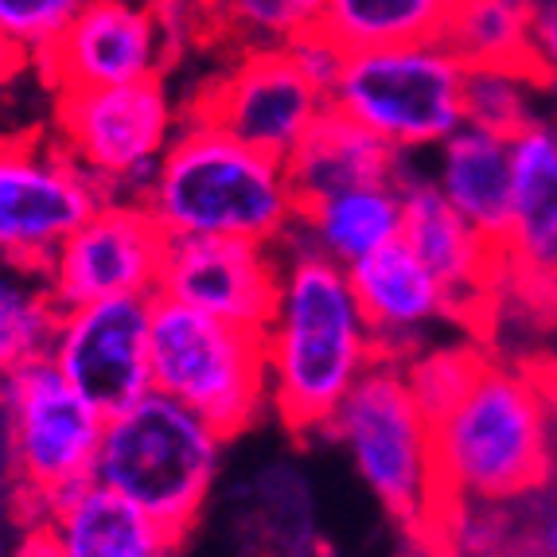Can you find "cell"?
I'll use <instances>...</instances> for the list:
<instances>
[{
    "label": "cell",
    "instance_id": "6da1fadb",
    "mask_svg": "<svg viewBox=\"0 0 557 557\" xmlns=\"http://www.w3.org/2000/svg\"><path fill=\"white\" fill-rule=\"evenodd\" d=\"M261 339L273 413L300 437L324 433L335 409L382 359L347 265L300 238L281 246L277 300L261 324Z\"/></svg>",
    "mask_w": 557,
    "mask_h": 557
},
{
    "label": "cell",
    "instance_id": "7a4b0ae2",
    "mask_svg": "<svg viewBox=\"0 0 557 557\" xmlns=\"http://www.w3.org/2000/svg\"><path fill=\"white\" fill-rule=\"evenodd\" d=\"M140 203L168 238L214 234L285 246L297 231L300 191L288 160L187 113Z\"/></svg>",
    "mask_w": 557,
    "mask_h": 557
},
{
    "label": "cell",
    "instance_id": "3957f363",
    "mask_svg": "<svg viewBox=\"0 0 557 557\" xmlns=\"http://www.w3.org/2000/svg\"><path fill=\"white\" fill-rule=\"evenodd\" d=\"M445 499L522 503L557 475V429L546 379L487 359L448 413L433 421Z\"/></svg>",
    "mask_w": 557,
    "mask_h": 557
},
{
    "label": "cell",
    "instance_id": "277c9868",
    "mask_svg": "<svg viewBox=\"0 0 557 557\" xmlns=\"http://www.w3.org/2000/svg\"><path fill=\"white\" fill-rule=\"evenodd\" d=\"M226 437L196 409L160 391L106 413L94 483H102L172 534H191L223 472Z\"/></svg>",
    "mask_w": 557,
    "mask_h": 557
},
{
    "label": "cell",
    "instance_id": "5b68a950",
    "mask_svg": "<svg viewBox=\"0 0 557 557\" xmlns=\"http://www.w3.org/2000/svg\"><path fill=\"white\" fill-rule=\"evenodd\" d=\"M324 433L344 448L359 480L401 530L425 534L433 527L445 503L433 421L409 391L398 359L374 362Z\"/></svg>",
    "mask_w": 557,
    "mask_h": 557
},
{
    "label": "cell",
    "instance_id": "8992f818",
    "mask_svg": "<svg viewBox=\"0 0 557 557\" xmlns=\"http://www.w3.org/2000/svg\"><path fill=\"white\" fill-rule=\"evenodd\" d=\"M152 391L196 409L226 441L261 421L270 362L258 327L226 324L180 300H152Z\"/></svg>",
    "mask_w": 557,
    "mask_h": 557
},
{
    "label": "cell",
    "instance_id": "52a82bcc",
    "mask_svg": "<svg viewBox=\"0 0 557 557\" xmlns=\"http://www.w3.org/2000/svg\"><path fill=\"white\" fill-rule=\"evenodd\" d=\"M465 71L448 39L347 51L327 102L406 157H429L465 125Z\"/></svg>",
    "mask_w": 557,
    "mask_h": 557
},
{
    "label": "cell",
    "instance_id": "ba28073f",
    "mask_svg": "<svg viewBox=\"0 0 557 557\" xmlns=\"http://www.w3.org/2000/svg\"><path fill=\"white\" fill-rule=\"evenodd\" d=\"M0 429L32 522H44L59 499L94 483L106 409L75 391L51 359L28 362L0 382Z\"/></svg>",
    "mask_w": 557,
    "mask_h": 557
},
{
    "label": "cell",
    "instance_id": "9c48e42d",
    "mask_svg": "<svg viewBox=\"0 0 557 557\" xmlns=\"http://www.w3.org/2000/svg\"><path fill=\"white\" fill-rule=\"evenodd\" d=\"M55 145L78 160L106 199H145L187 106L164 78L55 94Z\"/></svg>",
    "mask_w": 557,
    "mask_h": 557
},
{
    "label": "cell",
    "instance_id": "30bf717a",
    "mask_svg": "<svg viewBox=\"0 0 557 557\" xmlns=\"http://www.w3.org/2000/svg\"><path fill=\"white\" fill-rule=\"evenodd\" d=\"M168 234L140 199H102L59 242L44 273L59 308L94 300H157Z\"/></svg>",
    "mask_w": 557,
    "mask_h": 557
},
{
    "label": "cell",
    "instance_id": "8fae6325",
    "mask_svg": "<svg viewBox=\"0 0 557 557\" xmlns=\"http://www.w3.org/2000/svg\"><path fill=\"white\" fill-rule=\"evenodd\" d=\"M102 199V187L55 140L0 137V258L47 265Z\"/></svg>",
    "mask_w": 557,
    "mask_h": 557
},
{
    "label": "cell",
    "instance_id": "7c38bea8",
    "mask_svg": "<svg viewBox=\"0 0 557 557\" xmlns=\"http://www.w3.org/2000/svg\"><path fill=\"white\" fill-rule=\"evenodd\" d=\"M327 106V94L308 83L288 51H242L223 75H214L196 94L187 113L270 157L288 160Z\"/></svg>",
    "mask_w": 557,
    "mask_h": 557
},
{
    "label": "cell",
    "instance_id": "4fadbf2b",
    "mask_svg": "<svg viewBox=\"0 0 557 557\" xmlns=\"http://www.w3.org/2000/svg\"><path fill=\"white\" fill-rule=\"evenodd\" d=\"M172 59L176 47L168 39L157 0H90L36 66L59 94L164 78Z\"/></svg>",
    "mask_w": 557,
    "mask_h": 557
},
{
    "label": "cell",
    "instance_id": "5bb4252c",
    "mask_svg": "<svg viewBox=\"0 0 557 557\" xmlns=\"http://www.w3.org/2000/svg\"><path fill=\"white\" fill-rule=\"evenodd\" d=\"M47 359L98 409L152 391V300L121 297L63 308Z\"/></svg>",
    "mask_w": 557,
    "mask_h": 557
},
{
    "label": "cell",
    "instance_id": "9a60e30c",
    "mask_svg": "<svg viewBox=\"0 0 557 557\" xmlns=\"http://www.w3.org/2000/svg\"><path fill=\"white\" fill-rule=\"evenodd\" d=\"M281 246L250 238L184 234L168 238L160 297L199 308L226 324L258 327L270 320L277 300Z\"/></svg>",
    "mask_w": 557,
    "mask_h": 557
},
{
    "label": "cell",
    "instance_id": "2e32d148",
    "mask_svg": "<svg viewBox=\"0 0 557 557\" xmlns=\"http://www.w3.org/2000/svg\"><path fill=\"white\" fill-rule=\"evenodd\" d=\"M398 184L406 196L401 242L445 281L460 320L480 317L495 300V288L503 281L499 246L441 196V187L429 176L425 157H406Z\"/></svg>",
    "mask_w": 557,
    "mask_h": 557
},
{
    "label": "cell",
    "instance_id": "e0dca14e",
    "mask_svg": "<svg viewBox=\"0 0 557 557\" xmlns=\"http://www.w3.org/2000/svg\"><path fill=\"white\" fill-rule=\"evenodd\" d=\"M355 285V297L374 339H379L382 359H406L418 347L433 344L445 324H456L453 293L445 281L429 270L406 242H391L371 258L347 265Z\"/></svg>",
    "mask_w": 557,
    "mask_h": 557
},
{
    "label": "cell",
    "instance_id": "ac0fdd59",
    "mask_svg": "<svg viewBox=\"0 0 557 557\" xmlns=\"http://www.w3.org/2000/svg\"><path fill=\"white\" fill-rule=\"evenodd\" d=\"M515 187L503 231V277L527 285L530 297L557 300V125L542 113L511 137Z\"/></svg>",
    "mask_w": 557,
    "mask_h": 557
},
{
    "label": "cell",
    "instance_id": "d6986e66",
    "mask_svg": "<svg viewBox=\"0 0 557 557\" xmlns=\"http://www.w3.org/2000/svg\"><path fill=\"white\" fill-rule=\"evenodd\" d=\"M429 176L441 187V196L465 214L480 234L499 246L507 219H511L515 157L511 137L492 129L460 125L445 145L429 152Z\"/></svg>",
    "mask_w": 557,
    "mask_h": 557
},
{
    "label": "cell",
    "instance_id": "ffe728a7",
    "mask_svg": "<svg viewBox=\"0 0 557 557\" xmlns=\"http://www.w3.org/2000/svg\"><path fill=\"white\" fill-rule=\"evenodd\" d=\"M44 522L59 557H176L184 546L180 534L102 483H86L59 499Z\"/></svg>",
    "mask_w": 557,
    "mask_h": 557
},
{
    "label": "cell",
    "instance_id": "44dd1931",
    "mask_svg": "<svg viewBox=\"0 0 557 557\" xmlns=\"http://www.w3.org/2000/svg\"><path fill=\"white\" fill-rule=\"evenodd\" d=\"M406 223V196L398 180L355 184L327 191V196L300 199V219L293 238L320 250L339 265L371 258L382 246L401 238Z\"/></svg>",
    "mask_w": 557,
    "mask_h": 557
},
{
    "label": "cell",
    "instance_id": "7402d4cb",
    "mask_svg": "<svg viewBox=\"0 0 557 557\" xmlns=\"http://www.w3.org/2000/svg\"><path fill=\"white\" fill-rule=\"evenodd\" d=\"M406 152L374 137L367 125L327 106L320 121L308 129V137L288 157V172L297 184L300 199L327 196L339 187L379 184V180H398Z\"/></svg>",
    "mask_w": 557,
    "mask_h": 557
},
{
    "label": "cell",
    "instance_id": "603a6c76",
    "mask_svg": "<svg viewBox=\"0 0 557 557\" xmlns=\"http://www.w3.org/2000/svg\"><path fill=\"white\" fill-rule=\"evenodd\" d=\"M59 300L44 265L0 258V382L47 359L59 327Z\"/></svg>",
    "mask_w": 557,
    "mask_h": 557
},
{
    "label": "cell",
    "instance_id": "cb8c5ba5",
    "mask_svg": "<svg viewBox=\"0 0 557 557\" xmlns=\"http://www.w3.org/2000/svg\"><path fill=\"white\" fill-rule=\"evenodd\" d=\"M460 0H332L324 32L344 51L445 39Z\"/></svg>",
    "mask_w": 557,
    "mask_h": 557
},
{
    "label": "cell",
    "instance_id": "d4e9b609",
    "mask_svg": "<svg viewBox=\"0 0 557 557\" xmlns=\"http://www.w3.org/2000/svg\"><path fill=\"white\" fill-rule=\"evenodd\" d=\"M530 16L534 0H460L445 39L468 66L530 63Z\"/></svg>",
    "mask_w": 557,
    "mask_h": 557
},
{
    "label": "cell",
    "instance_id": "484cf974",
    "mask_svg": "<svg viewBox=\"0 0 557 557\" xmlns=\"http://www.w3.org/2000/svg\"><path fill=\"white\" fill-rule=\"evenodd\" d=\"M542 75L527 63H475L465 71V121L515 137L542 117Z\"/></svg>",
    "mask_w": 557,
    "mask_h": 557
},
{
    "label": "cell",
    "instance_id": "4316f807",
    "mask_svg": "<svg viewBox=\"0 0 557 557\" xmlns=\"http://www.w3.org/2000/svg\"><path fill=\"white\" fill-rule=\"evenodd\" d=\"M332 0H211L214 24L242 51H285L324 32Z\"/></svg>",
    "mask_w": 557,
    "mask_h": 557
},
{
    "label": "cell",
    "instance_id": "83f0119b",
    "mask_svg": "<svg viewBox=\"0 0 557 557\" xmlns=\"http://www.w3.org/2000/svg\"><path fill=\"white\" fill-rule=\"evenodd\" d=\"M487 359L492 355L480 351L475 344H465V339H456V344L433 339V344L418 347L413 355L401 359V374H406L418 406L429 413V421H437L441 413H448L456 401L465 398V391L475 382Z\"/></svg>",
    "mask_w": 557,
    "mask_h": 557
},
{
    "label": "cell",
    "instance_id": "f1b7e54d",
    "mask_svg": "<svg viewBox=\"0 0 557 557\" xmlns=\"http://www.w3.org/2000/svg\"><path fill=\"white\" fill-rule=\"evenodd\" d=\"M90 0H0V44L24 63H36Z\"/></svg>",
    "mask_w": 557,
    "mask_h": 557
},
{
    "label": "cell",
    "instance_id": "f546056e",
    "mask_svg": "<svg viewBox=\"0 0 557 557\" xmlns=\"http://www.w3.org/2000/svg\"><path fill=\"white\" fill-rule=\"evenodd\" d=\"M519 546L530 557H557V475L519 503Z\"/></svg>",
    "mask_w": 557,
    "mask_h": 557
},
{
    "label": "cell",
    "instance_id": "4dcf8cb0",
    "mask_svg": "<svg viewBox=\"0 0 557 557\" xmlns=\"http://www.w3.org/2000/svg\"><path fill=\"white\" fill-rule=\"evenodd\" d=\"M288 55H293V63L300 66L308 75V83H317L320 90L332 98L335 83H339V75H344V63H347V51L339 44H335L327 32H312V36L297 39L293 47H285Z\"/></svg>",
    "mask_w": 557,
    "mask_h": 557
},
{
    "label": "cell",
    "instance_id": "1f68e13d",
    "mask_svg": "<svg viewBox=\"0 0 557 557\" xmlns=\"http://www.w3.org/2000/svg\"><path fill=\"white\" fill-rule=\"evenodd\" d=\"M28 511H24V499L16 492V480H12L9 453H4V429H0V557H9L12 542L20 539V530L28 527Z\"/></svg>",
    "mask_w": 557,
    "mask_h": 557
},
{
    "label": "cell",
    "instance_id": "d6a6232c",
    "mask_svg": "<svg viewBox=\"0 0 557 557\" xmlns=\"http://www.w3.org/2000/svg\"><path fill=\"white\" fill-rule=\"evenodd\" d=\"M530 63L542 78L557 66V0H534L530 16Z\"/></svg>",
    "mask_w": 557,
    "mask_h": 557
},
{
    "label": "cell",
    "instance_id": "836d02e7",
    "mask_svg": "<svg viewBox=\"0 0 557 557\" xmlns=\"http://www.w3.org/2000/svg\"><path fill=\"white\" fill-rule=\"evenodd\" d=\"M9 557H59V546L51 539L47 522H28V527L20 530V539L12 542Z\"/></svg>",
    "mask_w": 557,
    "mask_h": 557
},
{
    "label": "cell",
    "instance_id": "e575fe53",
    "mask_svg": "<svg viewBox=\"0 0 557 557\" xmlns=\"http://www.w3.org/2000/svg\"><path fill=\"white\" fill-rule=\"evenodd\" d=\"M542 110H546V117L557 125V66L542 78Z\"/></svg>",
    "mask_w": 557,
    "mask_h": 557
},
{
    "label": "cell",
    "instance_id": "d590c367",
    "mask_svg": "<svg viewBox=\"0 0 557 557\" xmlns=\"http://www.w3.org/2000/svg\"><path fill=\"white\" fill-rule=\"evenodd\" d=\"M16 66H24V59H16L9 47L0 44V86L9 83V75H16Z\"/></svg>",
    "mask_w": 557,
    "mask_h": 557
},
{
    "label": "cell",
    "instance_id": "8d00e7d4",
    "mask_svg": "<svg viewBox=\"0 0 557 557\" xmlns=\"http://www.w3.org/2000/svg\"><path fill=\"white\" fill-rule=\"evenodd\" d=\"M495 557H530V554L519 546V542H515V546H507V549H503V554H495Z\"/></svg>",
    "mask_w": 557,
    "mask_h": 557
}]
</instances>
